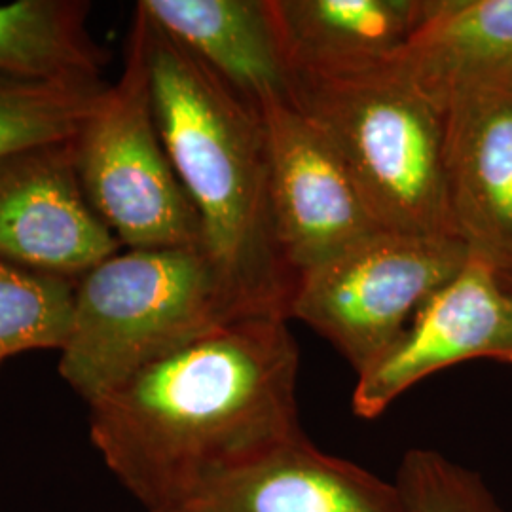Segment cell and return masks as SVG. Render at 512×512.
<instances>
[{
  "label": "cell",
  "instance_id": "obj_1",
  "mask_svg": "<svg viewBox=\"0 0 512 512\" xmlns=\"http://www.w3.org/2000/svg\"><path fill=\"white\" fill-rule=\"evenodd\" d=\"M289 321L243 317L90 403V437L148 512H181L222 478L304 437Z\"/></svg>",
  "mask_w": 512,
  "mask_h": 512
},
{
  "label": "cell",
  "instance_id": "obj_2",
  "mask_svg": "<svg viewBox=\"0 0 512 512\" xmlns=\"http://www.w3.org/2000/svg\"><path fill=\"white\" fill-rule=\"evenodd\" d=\"M152 109L165 150L202 220L203 249L243 317L289 321L298 277L281 253L260 112L135 4Z\"/></svg>",
  "mask_w": 512,
  "mask_h": 512
},
{
  "label": "cell",
  "instance_id": "obj_3",
  "mask_svg": "<svg viewBox=\"0 0 512 512\" xmlns=\"http://www.w3.org/2000/svg\"><path fill=\"white\" fill-rule=\"evenodd\" d=\"M293 103L336 150L385 230L459 238L444 175V110L397 57L344 73H293Z\"/></svg>",
  "mask_w": 512,
  "mask_h": 512
},
{
  "label": "cell",
  "instance_id": "obj_4",
  "mask_svg": "<svg viewBox=\"0 0 512 512\" xmlns=\"http://www.w3.org/2000/svg\"><path fill=\"white\" fill-rule=\"evenodd\" d=\"M236 319L238 304L203 247L126 249L76 283L59 374L90 404Z\"/></svg>",
  "mask_w": 512,
  "mask_h": 512
},
{
  "label": "cell",
  "instance_id": "obj_5",
  "mask_svg": "<svg viewBox=\"0 0 512 512\" xmlns=\"http://www.w3.org/2000/svg\"><path fill=\"white\" fill-rule=\"evenodd\" d=\"M73 145L84 194L122 247H203L202 220L156 126L147 55L133 21L122 76Z\"/></svg>",
  "mask_w": 512,
  "mask_h": 512
},
{
  "label": "cell",
  "instance_id": "obj_6",
  "mask_svg": "<svg viewBox=\"0 0 512 512\" xmlns=\"http://www.w3.org/2000/svg\"><path fill=\"white\" fill-rule=\"evenodd\" d=\"M467 260L454 236L380 230L298 275L289 321L310 325L361 374Z\"/></svg>",
  "mask_w": 512,
  "mask_h": 512
},
{
  "label": "cell",
  "instance_id": "obj_7",
  "mask_svg": "<svg viewBox=\"0 0 512 512\" xmlns=\"http://www.w3.org/2000/svg\"><path fill=\"white\" fill-rule=\"evenodd\" d=\"M258 112L268 135L277 241L296 277L385 230L336 150L293 101Z\"/></svg>",
  "mask_w": 512,
  "mask_h": 512
},
{
  "label": "cell",
  "instance_id": "obj_8",
  "mask_svg": "<svg viewBox=\"0 0 512 512\" xmlns=\"http://www.w3.org/2000/svg\"><path fill=\"white\" fill-rule=\"evenodd\" d=\"M476 359L512 365V293L490 264L469 255L397 342L357 374L353 412L374 420L421 380Z\"/></svg>",
  "mask_w": 512,
  "mask_h": 512
},
{
  "label": "cell",
  "instance_id": "obj_9",
  "mask_svg": "<svg viewBox=\"0 0 512 512\" xmlns=\"http://www.w3.org/2000/svg\"><path fill=\"white\" fill-rule=\"evenodd\" d=\"M73 141L0 156V258L76 281L122 243L84 194Z\"/></svg>",
  "mask_w": 512,
  "mask_h": 512
},
{
  "label": "cell",
  "instance_id": "obj_10",
  "mask_svg": "<svg viewBox=\"0 0 512 512\" xmlns=\"http://www.w3.org/2000/svg\"><path fill=\"white\" fill-rule=\"evenodd\" d=\"M444 175L469 255L512 281V97L467 95L444 107Z\"/></svg>",
  "mask_w": 512,
  "mask_h": 512
},
{
  "label": "cell",
  "instance_id": "obj_11",
  "mask_svg": "<svg viewBox=\"0 0 512 512\" xmlns=\"http://www.w3.org/2000/svg\"><path fill=\"white\" fill-rule=\"evenodd\" d=\"M181 512H408L397 482L304 435L205 490Z\"/></svg>",
  "mask_w": 512,
  "mask_h": 512
},
{
  "label": "cell",
  "instance_id": "obj_12",
  "mask_svg": "<svg viewBox=\"0 0 512 512\" xmlns=\"http://www.w3.org/2000/svg\"><path fill=\"white\" fill-rule=\"evenodd\" d=\"M137 4L256 110L272 101H293V69L272 0H141Z\"/></svg>",
  "mask_w": 512,
  "mask_h": 512
},
{
  "label": "cell",
  "instance_id": "obj_13",
  "mask_svg": "<svg viewBox=\"0 0 512 512\" xmlns=\"http://www.w3.org/2000/svg\"><path fill=\"white\" fill-rule=\"evenodd\" d=\"M397 61L440 109L467 95L512 97V0H431Z\"/></svg>",
  "mask_w": 512,
  "mask_h": 512
},
{
  "label": "cell",
  "instance_id": "obj_14",
  "mask_svg": "<svg viewBox=\"0 0 512 512\" xmlns=\"http://www.w3.org/2000/svg\"><path fill=\"white\" fill-rule=\"evenodd\" d=\"M293 73H344L403 54L431 0H272Z\"/></svg>",
  "mask_w": 512,
  "mask_h": 512
},
{
  "label": "cell",
  "instance_id": "obj_15",
  "mask_svg": "<svg viewBox=\"0 0 512 512\" xmlns=\"http://www.w3.org/2000/svg\"><path fill=\"white\" fill-rule=\"evenodd\" d=\"M84 0H18L0 6V74L44 82H103L109 65L90 33Z\"/></svg>",
  "mask_w": 512,
  "mask_h": 512
},
{
  "label": "cell",
  "instance_id": "obj_16",
  "mask_svg": "<svg viewBox=\"0 0 512 512\" xmlns=\"http://www.w3.org/2000/svg\"><path fill=\"white\" fill-rule=\"evenodd\" d=\"M107 90V82H44L0 74V156L73 141Z\"/></svg>",
  "mask_w": 512,
  "mask_h": 512
},
{
  "label": "cell",
  "instance_id": "obj_17",
  "mask_svg": "<svg viewBox=\"0 0 512 512\" xmlns=\"http://www.w3.org/2000/svg\"><path fill=\"white\" fill-rule=\"evenodd\" d=\"M76 283L0 258V363L33 349H63Z\"/></svg>",
  "mask_w": 512,
  "mask_h": 512
},
{
  "label": "cell",
  "instance_id": "obj_18",
  "mask_svg": "<svg viewBox=\"0 0 512 512\" xmlns=\"http://www.w3.org/2000/svg\"><path fill=\"white\" fill-rule=\"evenodd\" d=\"M395 482L408 512H505L480 476L435 450H408Z\"/></svg>",
  "mask_w": 512,
  "mask_h": 512
},
{
  "label": "cell",
  "instance_id": "obj_19",
  "mask_svg": "<svg viewBox=\"0 0 512 512\" xmlns=\"http://www.w3.org/2000/svg\"><path fill=\"white\" fill-rule=\"evenodd\" d=\"M505 285H507V287H509V291H511V293H512V281H511V283H505Z\"/></svg>",
  "mask_w": 512,
  "mask_h": 512
}]
</instances>
